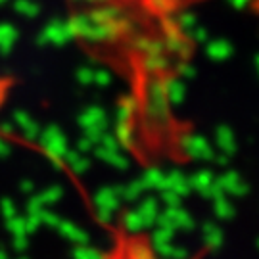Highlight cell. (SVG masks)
<instances>
[{"label":"cell","instance_id":"1","mask_svg":"<svg viewBox=\"0 0 259 259\" xmlns=\"http://www.w3.org/2000/svg\"><path fill=\"white\" fill-rule=\"evenodd\" d=\"M98 259H161L146 232L113 227L110 242Z\"/></svg>","mask_w":259,"mask_h":259}]
</instances>
